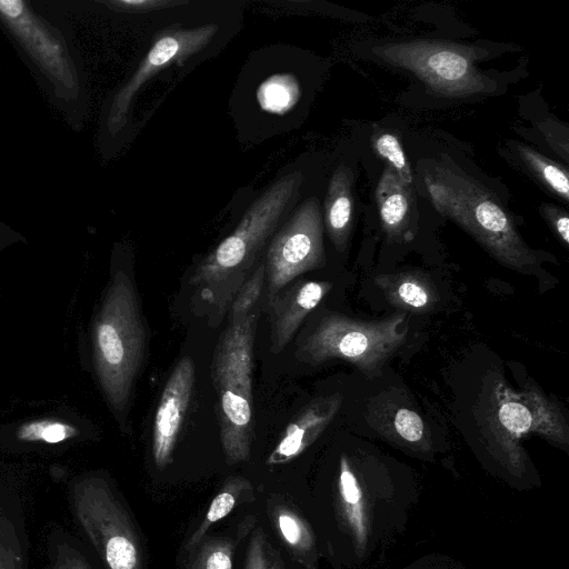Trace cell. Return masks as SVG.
I'll use <instances>...</instances> for the list:
<instances>
[{
	"label": "cell",
	"mask_w": 569,
	"mask_h": 569,
	"mask_svg": "<svg viewBox=\"0 0 569 569\" xmlns=\"http://www.w3.org/2000/svg\"><path fill=\"white\" fill-rule=\"evenodd\" d=\"M421 176L438 212L459 224L503 266L523 273L535 270L536 253L521 239L498 199L483 186L441 162L427 164Z\"/></svg>",
	"instance_id": "1"
},
{
	"label": "cell",
	"mask_w": 569,
	"mask_h": 569,
	"mask_svg": "<svg viewBox=\"0 0 569 569\" xmlns=\"http://www.w3.org/2000/svg\"><path fill=\"white\" fill-rule=\"evenodd\" d=\"M303 177L292 171L264 190L236 230L197 267L190 279L203 299L220 310L242 287L248 270L299 197Z\"/></svg>",
	"instance_id": "2"
},
{
	"label": "cell",
	"mask_w": 569,
	"mask_h": 569,
	"mask_svg": "<svg viewBox=\"0 0 569 569\" xmlns=\"http://www.w3.org/2000/svg\"><path fill=\"white\" fill-rule=\"evenodd\" d=\"M257 311L230 310L212 361L220 440L227 460H249L253 436L252 369Z\"/></svg>",
	"instance_id": "3"
},
{
	"label": "cell",
	"mask_w": 569,
	"mask_h": 569,
	"mask_svg": "<svg viewBox=\"0 0 569 569\" xmlns=\"http://www.w3.org/2000/svg\"><path fill=\"white\" fill-rule=\"evenodd\" d=\"M69 500L77 526L102 569H149L136 519L109 480H78L70 488Z\"/></svg>",
	"instance_id": "4"
},
{
	"label": "cell",
	"mask_w": 569,
	"mask_h": 569,
	"mask_svg": "<svg viewBox=\"0 0 569 569\" xmlns=\"http://www.w3.org/2000/svg\"><path fill=\"white\" fill-rule=\"evenodd\" d=\"M403 321L402 313L378 321L329 313L303 341L300 356L311 363L343 360L367 377H373L403 343L406 331L400 329Z\"/></svg>",
	"instance_id": "5"
},
{
	"label": "cell",
	"mask_w": 569,
	"mask_h": 569,
	"mask_svg": "<svg viewBox=\"0 0 569 569\" xmlns=\"http://www.w3.org/2000/svg\"><path fill=\"white\" fill-rule=\"evenodd\" d=\"M385 62L415 73L430 89L466 97L495 89L476 67L471 48L435 40L386 43L375 48Z\"/></svg>",
	"instance_id": "6"
},
{
	"label": "cell",
	"mask_w": 569,
	"mask_h": 569,
	"mask_svg": "<svg viewBox=\"0 0 569 569\" xmlns=\"http://www.w3.org/2000/svg\"><path fill=\"white\" fill-rule=\"evenodd\" d=\"M120 280L97 327V346L112 399L124 403L143 361L146 332L133 290L126 278Z\"/></svg>",
	"instance_id": "7"
},
{
	"label": "cell",
	"mask_w": 569,
	"mask_h": 569,
	"mask_svg": "<svg viewBox=\"0 0 569 569\" xmlns=\"http://www.w3.org/2000/svg\"><path fill=\"white\" fill-rule=\"evenodd\" d=\"M325 264L323 224L319 201L306 200L269 244L264 276L270 301L298 276Z\"/></svg>",
	"instance_id": "8"
},
{
	"label": "cell",
	"mask_w": 569,
	"mask_h": 569,
	"mask_svg": "<svg viewBox=\"0 0 569 569\" xmlns=\"http://www.w3.org/2000/svg\"><path fill=\"white\" fill-rule=\"evenodd\" d=\"M495 412V428L502 440L515 443L526 436L539 435L557 443L568 441V427L562 413L536 387L513 391L499 385Z\"/></svg>",
	"instance_id": "9"
},
{
	"label": "cell",
	"mask_w": 569,
	"mask_h": 569,
	"mask_svg": "<svg viewBox=\"0 0 569 569\" xmlns=\"http://www.w3.org/2000/svg\"><path fill=\"white\" fill-rule=\"evenodd\" d=\"M217 30L218 27L210 23L189 29H170L158 34L132 77L116 96L109 117L110 129L117 131L123 126L133 96L147 80L169 64L181 62L202 50Z\"/></svg>",
	"instance_id": "10"
},
{
	"label": "cell",
	"mask_w": 569,
	"mask_h": 569,
	"mask_svg": "<svg viewBox=\"0 0 569 569\" xmlns=\"http://www.w3.org/2000/svg\"><path fill=\"white\" fill-rule=\"evenodd\" d=\"M194 386V363L189 356L182 357L171 371L154 416L152 457L159 469L172 461L186 412Z\"/></svg>",
	"instance_id": "11"
},
{
	"label": "cell",
	"mask_w": 569,
	"mask_h": 569,
	"mask_svg": "<svg viewBox=\"0 0 569 569\" xmlns=\"http://www.w3.org/2000/svg\"><path fill=\"white\" fill-rule=\"evenodd\" d=\"M341 401L342 396L338 392L312 400L287 426L267 463L283 465L302 453L333 420Z\"/></svg>",
	"instance_id": "12"
},
{
	"label": "cell",
	"mask_w": 569,
	"mask_h": 569,
	"mask_svg": "<svg viewBox=\"0 0 569 569\" xmlns=\"http://www.w3.org/2000/svg\"><path fill=\"white\" fill-rule=\"evenodd\" d=\"M329 281H306L296 284L282 296H276L272 305V347L278 353L290 342L303 319L331 290Z\"/></svg>",
	"instance_id": "13"
},
{
	"label": "cell",
	"mask_w": 569,
	"mask_h": 569,
	"mask_svg": "<svg viewBox=\"0 0 569 569\" xmlns=\"http://www.w3.org/2000/svg\"><path fill=\"white\" fill-rule=\"evenodd\" d=\"M29 540L18 493L0 488V569H29Z\"/></svg>",
	"instance_id": "14"
},
{
	"label": "cell",
	"mask_w": 569,
	"mask_h": 569,
	"mask_svg": "<svg viewBox=\"0 0 569 569\" xmlns=\"http://www.w3.org/2000/svg\"><path fill=\"white\" fill-rule=\"evenodd\" d=\"M375 283L392 306L407 311L425 313L438 301L436 287L421 271L380 274L375 278Z\"/></svg>",
	"instance_id": "15"
},
{
	"label": "cell",
	"mask_w": 569,
	"mask_h": 569,
	"mask_svg": "<svg viewBox=\"0 0 569 569\" xmlns=\"http://www.w3.org/2000/svg\"><path fill=\"white\" fill-rule=\"evenodd\" d=\"M377 202L381 226L389 239L408 241L412 239L409 228V187L397 173L387 168L377 188Z\"/></svg>",
	"instance_id": "16"
},
{
	"label": "cell",
	"mask_w": 569,
	"mask_h": 569,
	"mask_svg": "<svg viewBox=\"0 0 569 569\" xmlns=\"http://www.w3.org/2000/svg\"><path fill=\"white\" fill-rule=\"evenodd\" d=\"M352 174L339 167L331 177L325 201V220L328 234L336 249L347 247L352 220Z\"/></svg>",
	"instance_id": "17"
},
{
	"label": "cell",
	"mask_w": 569,
	"mask_h": 569,
	"mask_svg": "<svg viewBox=\"0 0 569 569\" xmlns=\"http://www.w3.org/2000/svg\"><path fill=\"white\" fill-rule=\"evenodd\" d=\"M252 487L247 479L242 477H231L226 480L220 491L211 501L203 519L186 539L182 553L194 548L200 540L207 536L209 528L228 516L238 503L252 500Z\"/></svg>",
	"instance_id": "18"
},
{
	"label": "cell",
	"mask_w": 569,
	"mask_h": 569,
	"mask_svg": "<svg viewBox=\"0 0 569 569\" xmlns=\"http://www.w3.org/2000/svg\"><path fill=\"white\" fill-rule=\"evenodd\" d=\"M270 518L282 541L305 566L311 561L315 542L305 520L289 506H270Z\"/></svg>",
	"instance_id": "19"
},
{
	"label": "cell",
	"mask_w": 569,
	"mask_h": 569,
	"mask_svg": "<svg viewBox=\"0 0 569 569\" xmlns=\"http://www.w3.org/2000/svg\"><path fill=\"white\" fill-rule=\"evenodd\" d=\"M43 569H94L86 547L67 529L54 527L47 537V563Z\"/></svg>",
	"instance_id": "20"
},
{
	"label": "cell",
	"mask_w": 569,
	"mask_h": 569,
	"mask_svg": "<svg viewBox=\"0 0 569 569\" xmlns=\"http://www.w3.org/2000/svg\"><path fill=\"white\" fill-rule=\"evenodd\" d=\"M238 541L229 536H204L194 548L183 553V569H232Z\"/></svg>",
	"instance_id": "21"
},
{
	"label": "cell",
	"mask_w": 569,
	"mask_h": 569,
	"mask_svg": "<svg viewBox=\"0 0 569 569\" xmlns=\"http://www.w3.org/2000/svg\"><path fill=\"white\" fill-rule=\"evenodd\" d=\"M300 98V86L291 73H277L264 80L258 88L260 107L271 113L284 114Z\"/></svg>",
	"instance_id": "22"
},
{
	"label": "cell",
	"mask_w": 569,
	"mask_h": 569,
	"mask_svg": "<svg viewBox=\"0 0 569 569\" xmlns=\"http://www.w3.org/2000/svg\"><path fill=\"white\" fill-rule=\"evenodd\" d=\"M338 488L345 515L358 538L360 539L363 537L365 532L361 502L362 492L357 477L352 472L349 462L345 457H342L340 460Z\"/></svg>",
	"instance_id": "23"
},
{
	"label": "cell",
	"mask_w": 569,
	"mask_h": 569,
	"mask_svg": "<svg viewBox=\"0 0 569 569\" xmlns=\"http://www.w3.org/2000/svg\"><path fill=\"white\" fill-rule=\"evenodd\" d=\"M518 150L520 157L536 177L565 201H568L569 180L567 170L529 147L519 146Z\"/></svg>",
	"instance_id": "24"
},
{
	"label": "cell",
	"mask_w": 569,
	"mask_h": 569,
	"mask_svg": "<svg viewBox=\"0 0 569 569\" xmlns=\"http://www.w3.org/2000/svg\"><path fill=\"white\" fill-rule=\"evenodd\" d=\"M386 427L408 443H420L427 439L425 421L416 411L408 408H396L386 418Z\"/></svg>",
	"instance_id": "25"
},
{
	"label": "cell",
	"mask_w": 569,
	"mask_h": 569,
	"mask_svg": "<svg viewBox=\"0 0 569 569\" xmlns=\"http://www.w3.org/2000/svg\"><path fill=\"white\" fill-rule=\"evenodd\" d=\"M74 433V428L61 421L39 420L20 427L17 437L29 442L59 443L71 438Z\"/></svg>",
	"instance_id": "26"
},
{
	"label": "cell",
	"mask_w": 569,
	"mask_h": 569,
	"mask_svg": "<svg viewBox=\"0 0 569 569\" xmlns=\"http://www.w3.org/2000/svg\"><path fill=\"white\" fill-rule=\"evenodd\" d=\"M377 153L386 159L400 180L409 186L412 182L410 166L398 138L391 133H382L375 141Z\"/></svg>",
	"instance_id": "27"
},
{
	"label": "cell",
	"mask_w": 569,
	"mask_h": 569,
	"mask_svg": "<svg viewBox=\"0 0 569 569\" xmlns=\"http://www.w3.org/2000/svg\"><path fill=\"white\" fill-rule=\"evenodd\" d=\"M269 563L267 539L264 533L258 529L249 539L243 569H268Z\"/></svg>",
	"instance_id": "28"
},
{
	"label": "cell",
	"mask_w": 569,
	"mask_h": 569,
	"mask_svg": "<svg viewBox=\"0 0 569 569\" xmlns=\"http://www.w3.org/2000/svg\"><path fill=\"white\" fill-rule=\"evenodd\" d=\"M183 3H186V1L171 0H121L109 2V4L116 7V9L128 12H149L162 8L180 6Z\"/></svg>",
	"instance_id": "29"
},
{
	"label": "cell",
	"mask_w": 569,
	"mask_h": 569,
	"mask_svg": "<svg viewBox=\"0 0 569 569\" xmlns=\"http://www.w3.org/2000/svg\"><path fill=\"white\" fill-rule=\"evenodd\" d=\"M550 226L556 234L563 242L565 246L569 244V218L566 212L559 211L551 207L543 209Z\"/></svg>",
	"instance_id": "30"
},
{
	"label": "cell",
	"mask_w": 569,
	"mask_h": 569,
	"mask_svg": "<svg viewBox=\"0 0 569 569\" xmlns=\"http://www.w3.org/2000/svg\"><path fill=\"white\" fill-rule=\"evenodd\" d=\"M268 569H283L282 561L279 558H274L270 561Z\"/></svg>",
	"instance_id": "31"
}]
</instances>
